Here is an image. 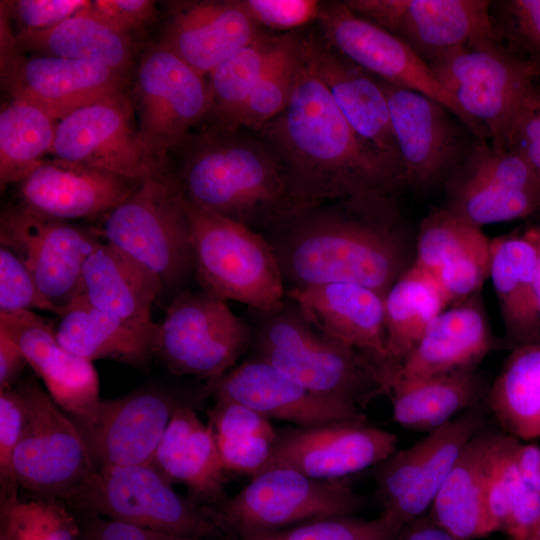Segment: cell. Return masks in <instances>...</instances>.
I'll list each match as a JSON object with an SVG mask.
<instances>
[{
    "mask_svg": "<svg viewBox=\"0 0 540 540\" xmlns=\"http://www.w3.org/2000/svg\"><path fill=\"white\" fill-rule=\"evenodd\" d=\"M262 235L285 292L342 282L385 297L415 261L417 231L395 196L362 194L306 206Z\"/></svg>",
    "mask_w": 540,
    "mask_h": 540,
    "instance_id": "1",
    "label": "cell"
},
{
    "mask_svg": "<svg viewBox=\"0 0 540 540\" xmlns=\"http://www.w3.org/2000/svg\"><path fill=\"white\" fill-rule=\"evenodd\" d=\"M304 37V36H303ZM275 154L298 208L407 190L400 162L361 138L303 59L286 107L251 130Z\"/></svg>",
    "mask_w": 540,
    "mask_h": 540,
    "instance_id": "2",
    "label": "cell"
},
{
    "mask_svg": "<svg viewBox=\"0 0 540 540\" xmlns=\"http://www.w3.org/2000/svg\"><path fill=\"white\" fill-rule=\"evenodd\" d=\"M181 148L176 174L188 201L261 234L299 209L275 154L253 131L208 125Z\"/></svg>",
    "mask_w": 540,
    "mask_h": 540,
    "instance_id": "3",
    "label": "cell"
},
{
    "mask_svg": "<svg viewBox=\"0 0 540 540\" xmlns=\"http://www.w3.org/2000/svg\"><path fill=\"white\" fill-rule=\"evenodd\" d=\"M245 320L252 356L303 387L360 409L390 395L396 370L319 331L289 297L271 310L248 309Z\"/></svg>",
    "mask_w": 540,
    "mask_h": 540,
    "instance_id": "4",
    "label": "cell"
},
{
    "mask_svg": "<svg viewBox=\"0 0 540 540\" xmlns=\"http://www.w3.org/2000/svg\"><path fill=\"white\" fill-rule=\"evenodd\" d=\"M193 274L201 290L222 301L267 311L286 297L282 273L265 237L187 200Z\"/></svg>",
    "mask_w": 540,
    "mask_h": 540,
    "instance_id": "5",
    "label": "cell"
},
{
    "mask_svg": "<svg viewBox=\"0 0 540 540\" xmlns=\"http://www.w3.org/2000/svg\"><path fill=\"white\" fill-rule=\"evenodd\" d=\"M440 84L489 135L496 151H506L515 119L540 77V63L481 38L455 48L428 64Z\"/></svg>",
    "mask_w": 540,
    "mask_h": 540,
    "instance_id": "6",
    "label": "cell"
},
{
    "mask_svg": "<svg viewBox=\"0 0 540 540\" xmlns=\"http://www.w3.org/2000/svg\"><path fill=\"white\" fill-rule=\"evenodd\" d=\"M100 235L155 273L163 289L179 287L193 273L187 199L170 169L141 181L108 212Z\"/></svg>",
    "mask_w": 540,
    "mask_h": 540,
    "instance_id": "7",
    "label": "cell"
},
{
    "mask_svg": "<svg viewBox=\"0 0 540 540\" xmlns=\"http://www.w3.org/2000/svg\"><path fill=\"white\" fill-rule=\"evenodd\" d=\"M63 502L73 511L177 537L225 538L208 506L181 496L150 464L96 469Z\"/></svg>",
    "mask_w": 540,
    "mask_h": 540,
    "instance_id": "8",
    "label": "cell"
},
{
    "mask_svg": "<svg viewBox=\"0 0 540 540\" xmlns=\"http://www.w3.org/2000/svg\"><path fill=\"white\" fill-rule=\"evenodd\" d=\"M363 505L364 498L342 479L319 480L276 468L252 477L209 511L225 538L241 540L319 518L354 515Z\"/></svg>",
    "mask_w": 540,
    "mask_h": 540,
    "instance_id": "9",
    "label": "cell"
},
{
    "mask_svg": "<svg viewBox=\"0 0 540 540\" xmlns=\"http://www.w3.org/2000/svg\"><path fill=\"white\" fill-rule=\"evenodd\" d=\"M209 394L147 384L112 399H100L78 415H68L80 432L96 469L149 464L175 414L196 407Z\"/></svg>",
    "mask_w": 540,
    "mask_h": 540,
    "instance_id": "10",
    "label": "cell"
},
{
    "mask_svg": "<svg viewBox=\"0 0 540 540\" xmlns=\"http://www.w3.org/2000/svg\"><path fill=\"white\" fill-rule=\"evenodd\" d=\"M251 344L249 324L225 301L202 290H183L158 323L154 357L177 376L209 381L235 366Z\"/></svg>",
    "mask_w": 540,
    "mask_h": 540,
    "instance_id": "11",
    "label": "cell"
},
{
    "mask_svg": "<svg viewBox=\"0 0 540 540\" xmlns=\"http://www.w3.org/2000/svg\"><path fill=\"white\" fill-rule=\"evenodd\" d=\"M25 420L13 455L19 488L30 498L64 501L95 471L84 440L69 416L33 378L15 384Z\"/></svg>",
    "mask_w": 540,
    "mask_h": 540,
    "instance_id": "12",
    "label": "cell"
},
{
    "mask_svg": "<svg viewBox=\"0 0 540 540\" xmlns=\"http://www.w3.org/2000/svg\"><path fill=\"white\" fill-rule=\"evenodd\" d=\"M487 409L483 402L470 408L377 465L380 515L399 530L425 515L466 445L485 428Z\"/></svg>",
    "mask_w": 540,
    "mask_h": 540,
    "instance_id": "13",
    "label": "cell"
},
{
    "mask_svg": "<svg viewBox=\"0 0 540 540\" xmlns=\"http://www.w3.org/2000/svg\"><path fill=\"white\" fill-rule=\"evenodd\" d=\"M133 104L145 146L161 166L169 167V153L209 116L211 96L205 76L157 43L139 59Z\"/></svg>",
    "mask_w": 540,
    "mask_h": 540,
    "instance_id": "14",
    "label": "cell"
},
{
    "mask_svg": "<svg viewBox=\"0 0 540 540\" xmlns=\"http://www.w3.org/2000/svg\"><path fill=\"white\" fill-rule=\"evenodd\" d=\"M316 21L322 38L345 57L385 82L437 101L479 141L489 139L486 128L459 105L430 67L399 38L355 14L344 1L321 2Z\"/></svg>",
    "mask_w": 540,
    "mask_h": 540,
    "instance_id": "15",
    "label": "cell"
},
{
    "mask_svg": "<svg viewBox=\"0 0 540 540\" xmlns=\"http://www.w3.org/2000/svg\"><path fill=\"white\" fill-rule=\"evenodd\" d=\"M98 236L21 203L5 208L0 217L1 245L21 260L60 315L82 295L83 267L102 243Z\"/></svg>",
    "mask_w": 540,
    "mask_h": 540,
    "instance_id": "16",
    "label": "cell"
},
{
    "mask_svg": "<svg viewBox=\"0 0 540 540\" xmlns=\"http://www.w3.org/2000/svg\"><path fill=\"white\" fill-rule=\"evenodd\" d=\"M51 154L137 182L170 169L161 166L145 146L133 100L125 91L59 120Z\"/></svg>",
    "mask_w": 540,
    "mask_h": 540,
    "instance_id": "17",
    "label": "cell"
},
{
    "mask_svg": "<svg viewBox=\"0 0 540 540\" xmlns=\"http://www.w3.org/2000/svg\"><path fill=\"white\" fill-rule=\"evenodd\" d=\"M1 12L0 78L12 99L32 103L57 120L124 91L128 73L85 60L20 51Z\"/></svg>",
    "mask_w": 540,
    "mask_h": 540,
    "instance_id": "18",
    "label": "cell"
},
{
    "mask_svg": "<svg viewBox=\"0 0 540 540\" xmlns=\"http://www.w3.org/2000/svg\"><path fill=\"white\" fill-rule=\"evenodd\" d=\"M378 80L387 99L407 189L425 191L444 184L477 140H468L463 130L467 127L457 124L458 118L442 104Z\"/></svg>",
    "mask_w": 540,
    "mask_h": 540,
    "instance_id": "19",
    "label": "cell"
},
{
    "mask_svg": "<svg viewBox=\"0 0 540 540\" xmlns=\"http://www.w3.org/2000/svg\"><path fill=\"white\" fill-rule=\"evenodd\" d=\"M355 14L399 38L427 65L481 38H500L489 0H345ZM502 41V40H501Z\"/></svg>",
    "mask_w": 540,
    "mask_h": 540,
    "instance_id": "20",
    "label": "cell"
},
{
    "mask_svg": "<svg viewBox=\"0 0 540 540\" xmlns=\"http://www.w3.org/2000/svg\"><path fill=\"white\" fill-rule=\"evenodd\" d=\"M397 443L395 434L366 421L285 427L276 430L261 472L286 468L319 480H341L379 465L397 450Z\"/></svg>",
    "mask_w": 540,
    "mask_h": 540,
    "instance_id": "21",
    "label": "cell"
},
{
    "mask_svg": "<svg viewBox=\"0 0 540 540\" xmlns=\"http://www.w3.org/2000/svg\"><path fill=\"white\" fill-rule=\"evenodd\" d=\"M206 388L216 400L235 401L268 420H283L295 426L366 421L359 407L315 393L253 356L207 381Z\"/></svg>",
    "mask_w": 540,
    "mask_h": 540,
    "instance_id": "22",
    "label": "cell"
},
{
    "mask_svg": "<svg viewBox=\"0 0 540 540\" xmlns=\"http://www.w3.org/2000/svg\"><path fill=\"white\" fill-rule=\"evenodd\" d=\"M264 33L242 0L178 1L170 5L158 43L206 77Z\"/></svg>",
    "mask_w": 540,
    "mask_h": 540,
    "instance_id": "23",
    "label": "cell"
},
{
    "mask_svg": "<svg viewBox=\"0 0 540 540\" xmlns=\"http://www.w3.org/2000/svg\"><path fill=\"white\" fill-rule=\"evenodd\" d=\"M414 264L436 281L447 304L455 305L490 276V239L444 207L434 209L419 224Z\"/></svg>",
    "mask_w": 540,
    "mask_h": 540,
    "instance_id": "24",
    "label": "cell"
},
{
    "mask_svg": "<svg viewBox=\"0 0 540 540\" xmlns=\"http://www.w3.org/2000/svg\"><path fill=\"white\" fill-rule=\"evenodd\" d=\"M140 182L75 162L42 160L19 185V203L41 214L69 221L105 216L126 200Z\"/></svg>",
    "mask_w": 540,
    "mask_h": 540,
    "instance_id": "25",
    "label": "cell"
},
{
    "mask_svg": "<svg viewBox=\"0 0 540 540\" xmlns=\"http://www.w3.org/2000/svg\"><path fill=\"white\" fill-rule=\"evenodd\" d=\"M303 48L308 65L356 133L401 163L378 78L333 48L320 33L304 29Z\"/></svg>",
    "mask_w": 540,
    "mask_h": 540,
    "instance_id": "26",
    "label": "cell"
},
{
    "mask_svg": "<svg viewBox=\"0 0 540 540\" xmlns=\"http://www.w3.org/2000/svg\"><path fill=\"white\" fill-rule=\"evenodd\" d=\"M0 331L18 345L51 398L67 415L81 414L101 399L93 363L65 349L42 316L31 310L0 312Z\"/></svg>",
    "mask_w": 540,
    "mask_h": 540,
    "instance_id": "27",
    "label": "cell"
},
{
    "mask_svg": "<svg viewBox=\"0 0 540 540\" xmlns=\"http://www.w3.org/2000/svg\"><path fill=\"white\" fill-rule=\"evenodd\" d=\"M286 296L297 303L319 331L398 372L387 351L384 296L342 282L293 289Z\"/></svg>",
    "mask_w": 540,
    "mask_h": 540,
    "instance_id": "28",
    "label": "cell"
},
{
    "mask_svg": "<svg viewBox=\"0 0 540 540\" xmlns=\"http://www.w3.org/2000/svg\"><path fill=\"white\" fill-rule=\"evenodd\" d=\"M489 535L502 531L526 540L540 517V446L502 432L493 455L484 494Z\"/></svg>",
    "mask_w": 540,
    "mask_h": 540,
    "instance_id": "29",
    "label": "cell"
},
{
    "mask_svg": "<svg viewBox=\"0 0 540 540\" xmlns=\"http://www.w3.org/2000/svg\"><path fill=\"white\" fill-rule=\"evenodd\" d=\"M494 346L495 340L477 292L445 309L431 321L401 364L395 381L478 367Z\"/></svg>",
    "mask_w": 540,
    "mask_h": 540,
    "instance_id": "30",
    "label": "cell"
},
{
    "mask_svg": "<svg viewBox=\"0 0 540 540\" xmlns=\"http://www.w3.org/2000/svg\"><path fill=\"white\" fill-rule=\"evenodd\" d=\"M149 464L171 484L185 485L197 505L214 507L228 497L215 438L192 406L175 412Z\"/></svg>",
    "mask_w": 540,
    "mask_h": 540,
    "instance_id": "31",
    "label": "cell"
},
{
    "mask_svg": "<svg viewBox=\"0 0 540 540\" xmlns=\"http://www.w3.org/2000/svg\"><path fill=\"white\" fill-rule=\"evenodd\" d=\"M55 328L59 343L71 353L93 363L106 359L144 367L154 357L158 323H132L91 305L84 295L61 314Z\"/></svg>",
    "mask_w": 540,
    "mask_h": 540,
    "instance_id": "32",
    "label": "cell"
},
{
    "mask_svg": "<svg viewBox=\"0 0 540 540\" xmlns=\"http://www.w3.org/2000/svg\"><path fill=\"white\" fill-rule=\"evenodd\" d=\"M490 278L509 349L540 342V310L535 292L539 251L521 235L490 239Z\"/></svg>",
    "mask_w": 540,
    "mask_h": 540,
    "instance_id": "33",
    "label": "cell"
},
{
    "mask_svg": "<svg viewBox=\"0 0 540 540\" xmlns=\"http://www.w3.org/2000/svg\"><path fill=\"white\" fill-rule=\"evenodd\" d=\"M163 290L155 273L107 242L97 246L83 267L82 295L87 301L132 323L155 324L151 306Z\"/></svg>",
    "mask_w": 540,
    "mask_h": 540,
    "instance_id": "34",
    "label": "cell"
},
{
    "mask_svg": "<svg viewBox=\"0 0 540 540\" xmlns=\"http://www.w3.org/2000/svg\"><path fill=\"white\" fill-rule=\"evenodd\" d=\"M478 367L417 379L391 389L394 421L413 432H431L483 402L490 388Z\"/></svg>",
    "mask_w": 540,
    "mask_h": 540,
    "instance_id": "35",
    "label": "cell"
},
{
    "mask_svg": "<svg viewBox=\"0 0 540 540\" xmlns=\"http://www.w3.org/2000/svg\"><path fill=\"white\" fill-rule=\"evenodd\" d=\"M502 432L482 429L466 445L439 490L429 514L457 540L489 535L484 494Z\"/></svg>",
    "mask_w": 540,
    "mask_h": 540,
    "instance_id": "36",
    "label": "cell"
},
{
    "mask_svg": "<svg viewBox=\"0 0 540 540\" xmlns=\"http://www.w3.org/2000/svg\"><path fill=\"white\" fill-rule=\"evenodd\" d=\"M83 11L48 29L18 30L13 34L17 48L23 53L96 62L128 73L134 58L130 37Z\"/></svg>",
    "mask_w": 540,
    "mask_h": 540,
    "instance_id": "37",
    "label": "cell"
},
{
    "mask_svg": "<svg viewBox=\"0 0 540 540\" xmlns=\"http://www.w3.org/2000/svg\"><path fill=\"white\" fill-rule=\"evenodd\" d=\"M485 403L504 434L524 442L540 438V342L511 350Z\"/></svg>",
    "mask_w": 540,
    "mask_h": 540,
    "instance_id": "38",
    "label": "cell"
},
{
    "mask_svg": "<svg viewBox=\"0 0 540 540\" xmlns=\"http://www.w3.org/2000/svg\"><path fill=\"white\" fill-rule=\"evenodd\" d=\"M384 303L387 351L399 369L431 321L448 304L436 281L414 263L389 289Z\"/></svg>",
    "mask_w": 540,
    "mask_h": 540,
    "instance_id": "39",
    "label": "cell"
},
{
    "mask_svg": "<svg viewBox=\"0 0 540 540\" xmlns=\"http://www.w3.org/2000/svg\"><path fill=\"white\" fill-rule=\"evenodd\" d=\"M443 186V207L479 228L524 218L540 211V191L508 187L463 165L452 173Z\"/></svg>",
    "mask_w": 540,
    "mask_h": 540,
    "instance_id": "40",
    "label": "cell"
},
{
    "mask_svg": "<svg viewBox=\"0 0 540 540\" xmlns=\"http://www.w3.org/2000/svg\"><path fill=\"white\" fill-rule=\"evenodd\" d=\"M57 119L42 108L19 99L5 104L0 113V187L20 183L51 154Z\"/></svg>",
    "mask_w": 540,
    "mask_h": 540,
    "instance_id": "41",
    "label": "cell"
},
{
    "mask_svg": "<svg viewBox=\"0 0 540 540\" xmlns=\"http://www.w3.org/2000/svg\"><path fill=\"white\" fill-rule=\"evenodd\" d=\"M282 34L264 33L238 49L207 76L211 96L209 126L231 129L258 84Z\"/></svg>",
    "mask_w": 540,
    "mask_h": 540,
    "instance_id": "42",
    "label": "cell"
},
{
    "mask_svg": "<svg viewBox=\"0 0 540 540\" xmlns=\"http://www.w3.org/2000/svg\"><path fill=\"white\" fill-rule=\"evenodd\" d=\"M304 28L283 33L258 84L236 118L234 128L255 130L288 104L303 59Z\"/></svg>",
    "mask_w": 540,
    "mask_h": 540,
    "instance_id": "43",
    "label": "cell"
},
{
    "mask_svg": "<svg viewBox=\"0 0 540 540\" xmlns=\"http://www.w3.org/2000/svg\"><path fill=\"white\" fill-rule=\"evenodd\" d=\"M0 533L9 540H81L75 512L47 498L1 499Z\"/></svg>",
    "mask_w": 540,
    "mask_h": 540,
    "instance_id": "44",
    "label": "cell"
},
{
    "mask_svg": "<svg viewBox=\"0 0 540 540\" xmlns=\"http://www.w3.org/2000/svg\"><path fill=\"white\" fill-rule=\"evenodd\" d=\"M399 532L382 515L375 519L346 515L319 518L241 540H395Z\"/></svg>",
    "mask_w": 540,
    "mask_h": 540,
    "instance_id": "45",
    "label": "cell"
},
{
    "mask_svg": "<svg viewBox=\"0 0 540 540\" xmlns=\"http://www.w3.org/2000/svg\"><path fill=\"white\" fill-rule=\"evenodd\" d=\"M490 13L501 40L540 63V0L492 1Z\"/></svg>",
    "mask_w": 540,
    "mask_h": 540,
    "instance_id": "46",
    "label": "cell"
},
{
    "mask_svg": "<svg viewBox=\"0 0 540 540\" xmlns=\"http://www.w3.org/2000/svg\"><path fill=\"white\" fill-rule=\"evenodd\" d=\"M39 309L60 315L21 260L0 246V312Z\"/></svg>",
    "mask_w": 540,
    "mask_h": 540,
    "instance_id": "47",
    "label": "cell"
},
{
    "mask_svg": "<svg viewBox=\"0 0 540 540\" xmlns=\"http://www.w3.org/2000/svg\"><path fill=\"white\" fill-rule=\"evenodd\" d=\"M24 420V401L17 387L0 390V499L19 497L13 455Z\"/></svg>",
    "mask_w": 540,
    "mask_h": 540,
    "instance_id": "48",
    "label": "cell"
},
{
    "mask_svg": "<svg viewBox=\"0 0 540 540\" xmlns=\"http://www.w3.org/2000/svg\"><path fill=\"white\" fill-rule=\"evenodd\" d=\"M246 10L262 28L285 31L303 29L317 20L321 2L316 0H242Z\"/></svg>",
    "mask_w": 540,
    "mask_h": 540,
    "instance_id": "49",
    "label": "cell"
},
{
    "mask_svg": "<svg viewBox=\"0 0 540 540\" xmlns=\"http://www.w3.org/2000/svg\"><path fill=\"white\" fill-rule=\"evenodd\" d=\"M214 438H240L275 435L270 421L253 409L231 400L217 399L208 411V424Z\"/></svg>",
    "mask_w": 540,
    "mask_h": 540,
    "instance_id": "50",
    "label": "cell"
},
{
    "mask_svg": "<svg viewBox=\"0 0 540 540\" xmlns=\"http://www.w3.org/2000/svg\"><path fill=\"white\" fill-rule=\"evenodd\" d=\"M87 0H17L1 5L6 16L19 24L18 30H43L85 10Z\"/></svg>",
    "mask_w": 540,
    "mask_h": 540,
    "instance_id": "51",
    "label": "cell"
},
{
    "mask_svg": "<svg viewBox=\"0 0 540 540\" xmlns=\"http://www.w3.org/2000/svg\"><path fill=\"white\" fill-rule=\"evenodd\" d=\"M275 435L215 438L225 471L251 478L258 475L270 458Z\"/></svg>",
    "mask_w": 540,
    "mask_h": 540,
    "instance_id": "52",
    "label": "cell"
},
{
    "mask_svg": "<svg viewBox=\"0 0 540 540\" xmlns=\"http://www.w3.org/2000/svg\"><path fill=\"white\" fill-rule=\"evenodd\" d=\"M83 12L128 37L158 13L155 1L151 0H94Z\"/></svg>",
    "mask_w": 540,
    "mask_h": 540,
    "instance_id": "53",
    "label": "cell"
},
{
    "mask_svg": "<svg viewBox=\"0 0 540 540\" xmlns=\"http://www.w3.org/2000/svg\"><path fill=\"white\" fill-rule=\"evenodd\" d=\"M506 150L516 153L540 178V94L535 87L509 132Z\"/></svg>",
    "mask_w": 540,
    "mask_h": 540,
    "instance_id": "54",
    "label": "cell"
},
{
    "mask_svg": "<svg viewBox=\"0 0 540 540\" xmlns=\"http://www.w3.org/2000/svg\"><path fill=\"white\" fill-rule=\"evenodd\" d=\"M81 540H195L160 533L87 512L74 511Z\"/></svg>",
    "mask_w": 540,
    "mask_h": 540,
    "instance_id": "55",
    "label": "cell"
},
{
    "mask_svg": "<svg viewBox=\"0 0 540 540\" xmlns=\"http://www.w3.org/2000/svg\"><path fill=\"white\" fill-rule=\"evenodd\" d=\"M25 355L5 333L0 331V390L10 388L22 378Z\"/></svg>",
    "mask_w": 540,
    "mask_h": 540,
    "instance_id": "56",
    "label": "cell"
},
{
    "mask_svg": "<svg viewBox=\"0 0 540 540\" xmlns=\"http://www.w3.org/2000/svg\"><path fill=\"white\" fill-rule=\"evenodd\" d=\"M395 540H457L428 513L407 523Z\"/></svg>",
    "mask_w": 540,
    "mask_h": 540,
    "instance_id": "57",
    "label": "cell"
},
{
    "mask_svg": "<svg viewBox=\"0 0 540 540\" xmlns=\"http://www.w3.org/2000/svg\"><path fill=\"white\" fill-rule=\"evenodd\" d=\"M522 235L531 242L540 253V222L528 227Z\"/></svg>",
    "mask_w": 540,
    "mask_h": 540,
    "instance_id": "58",
    "label": "cell"
},
{
    "mask_svg": "<svg viewBox=\"0 0 540 540\" xmlns=\"http://www.w3.org/2000/svg\"><path fill=\"white\" fill-rule=\"evenodd\" d=\"M534 284H535L536 298H537V302H538V306L540 310V253H539V258H538Z\"/></svg>",
    "mask_w": 540,
    "mask_h": 540,
    "instance_id": "59",
    "label": "cell"
},
{
    "mask_svg": "<svg viewBox=\"0 0 540 540\" xmlns=\"http://www.w3.org/2000/svg\"><path fill=\"white\" fill-rule=\"evenodd\" d=\"M526 540H540V517L532 526Z\"/></svg>",
    "mask_w": 540,
    "mask_h": 540,
    "instance_id": "60",
    "label": "cell"
},
{
    "mask_svg": "<svg viewBox=\"0 0 540 540\" xmlns=\"http://www.w3.org/2000/svg\"><path fill=\"white\" fill-rule=\"evenodd\" d=\"M0 540H9L4 534L0 533Z\"/></svg>",
    "mask_w": 540,
    "mask_h": 540,
    "instance_id": "61",
    "label": "cell"
},
{
    "mask_svg": "<svg viewBox=\"0 0 540 540\" xmlns=\"http://www.w3.org/2000/svg\"><path fill=\"white\" fill-rule=\"evenodd\" d=\"M539 94H540V88H539Z\"/></svg>",
    "mask_w": 540,
    "mask_h": 540,
    "instance_id": "62",
    "label": "cell"
},
{
    "mask_svg": "<svg viewBox=\"0 0 540 540\" xmlns=\"http://www.w3.org/2000/svg\"><path fill=\"white\" fill-rule=\"evenodd\" d=\"M540 78V77H539Z\"/></svg>",
    "mask_w": 540,
    "mask_h": 540,
    "instance_id": "63",
    "label": "cell"
}]
</instances>
